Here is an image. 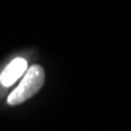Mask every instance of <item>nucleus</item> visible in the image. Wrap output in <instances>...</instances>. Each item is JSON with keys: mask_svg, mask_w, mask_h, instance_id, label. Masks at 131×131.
Segmentation results:
<instances>
[{"mask_svg": "<svg viewBox=\"0 0 131 131\" xmlns=\"http://www.w3.org/2000/svg\"><path fill=\"white\" fill-rule=\"evenodd\" d=\"M44 79H46V74L41 67L35 65L32 68H27L19 85L8 96V104L14 106V104H21V103L30 100L33 95H36L41 90V87L44 85Z\"/></svg>", "mask_w": 131, "mask_h": 131, "instance_id": "1", "label": "nucleus"}, {"mask_svg": "<svg viewBox=\"0 0 131 131\" xmlns=\"http://www.w3.org/2000/svg\"><path fill=\"white\" fill-rule=\"evenodd\" d=\"M25 71H27V62H25V59L17 57L10 65H6V68L2 71V74H0V82H2V85L10 87V85H13L14 82H17L24 76Z\"/></svg>", "mask_w": 131, "mask_h": 131, "instance_id": "2", "label": "nucleus"}]
</instances>
